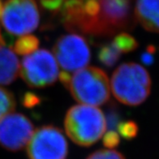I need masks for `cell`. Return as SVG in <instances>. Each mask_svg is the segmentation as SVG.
Here are the masks:
<instances>
[{"instance_id":"cell-22","label":"cell","mask_w":159,"mask_h":159,"mask_svg":"<svg viewBox=\"0 0 159 159\" xmlns=\"http://www.w3.org/2000/svg\"><path fill=\"white\" fill-rule=\"evenodd\" d=\"M119 118L115 111H111L107 115V127L109 130H115L119 124Z\"/></svg>"},{"instance_id":"cell-1","label":"cell","mask_w":159,"mask_h":159,"mask_svg":"<svg viewBox=\"0 0 159 159\" xmlns=\"http://www.w3.org/2000/svg\"><path fill=\"white\" fill-rule=\"evenodd\" d=\"M64 127L74 143L88 147L102 137L107 129V120L102 111L96 107L76 105L67 111Z\"/></svg>"},{"instance_id":"cell-7","label":"cell","mask_w":159,"mask_h":159,"mask_svg":"<svg viewBox=\"0 0 159 159\" xmlns=\"http://www.w3.org/2000/svg\"><path fill=\"white\" fill-rule=\"evenodd\" d=\"M53 51L59 66L67 72L84 67L91 58L87 41L76 34L61 36L55 42Z\"/></svg>"},{"instance_id":"cell-9","label":"cell","mask_w":159,"mask_h":159,"mask_svg":"<svg viewBox=\"0 0 159 159\" xmlns=\"http://www.w3.org/2000/svg\"><path fill=\"white\" fill-rule=\"evenodd\" d=\"M34 132V124L22 114L11 113L0 121V142L7 150L24 149Z\"/></svg>"},{"instance_id":"cell-24","label":"cell","mask_w":159,"mask_h":159,"mask_svg":"<svg viewBox=\"0 0 159 159\" xmlns=\"http://www.w3.org/2000/svg\"><path fill=\"white\" fill-rule=\"evenodd\" d=\"M4 44V42H3V39H2V36H1V33H0V45Z\"/></svg>"},{"instance_id":"cell-14","label":"cell","mask_w":159,"mask_h":159,"mask_svg":"<svg viewBox=\"0 0 159 159\" xmlns=\"http://www.w3.org/2000/svg\"><path fill=\"white\" fill-rule=\"evenodd\" d=\"M112 43L123 53H130L134 51L138 47V42L132 35L127 33H119L115 36Z\"/></svg>"},{"instance_id":"cell-5","label":"cell","mask_w":159,"mask_h":159,"mask_svg":"<svg viewBox=\"0 0 159 159\" xmlns=\"http://www.w3.org/2000/svg\"><path fill=\"white\" fill-rule=\"evenodd\" d=\"M1 20L5 30L13 35L22 36L34 32L40 22L35 0H7L2 7Z\"/></svg>"},{"instance_id":"cell-17","label":"cell","mask_w":159,"mask_h":159,"mask_svg":"<svg viewBox=\"0 0 159 159\" xmlns=\"http://www.w3.org/2000/svg\"><path fill=\"white\" fill-rule=\"evenodd\" d=\"M86 159H125L121 153L113 149H99L91 153Z\"/></svg>"},{"instance_id":"cell-15","label":"cell","mask_w":159,"mask_h":159,"mask_svg":"<svg viewBox=\"0 0 159 159\" xmlns=\"http://www.w3.org/2000/svg\"><path fill=\"white\" fill-rule=\"evenodd\" d=\"M16 108V100L8 90L0 87V121L6 115L12 113Z\"/></svg>"},{"instance_id":"cell-11","label":"cell","mask_w":159,"mask_h":159,"mask_svg":"<svg viewBox=\"0 0 159 159\" xmlns=\"http://www.w3.org/2000/svg\"><path fill=\"white\" fill-rule=\"evenodd\" d=\"M20 66L15 52L4 44L0 45V84L12 83L19 75Z\"/></svg>"},{"instance_id":"cell-10","label":"cell","mask_w":159,"mask_h":159,"mask_svg":"<svg viewBox=\"0 0 159 159\" xmlns=\"http://www.w3.org/2000/svg\"><path fill=\"white\" fill-rule=\"evenodd\" d=\"M134 16L144 30L159 34V0H136Z\"/></svg>"},{"instance_id":"cell-16","label":"cell","mask_w":159,"mask_h":159,"mask_svg":"<svg viewBox=\"0 0 159 159\" xmlns=\"http://www.w3.org/2000/svg\"><path fill=\"white\" fill-rule=\"evenodd\" d=\"M117 129L121 137L126 140L134 139L138 133L139 128L136 123L132 120L119 122L117 126Z\"/></svg>"},{"instance_id":"cell-2","label":"cell","mask_w":159,"mask_h":159,"mask_svg":"<svg viewBox=\"0 0 159 159\" xmlns=\"http://www.w3.org/2000/svg\"><path fill=\"white\" fill-rule=\"evenodd\" d=\"M111 88L119 102L131 107L138 106L150 93V75L144 67L137 63H123L112 75Z\"/></svg>"},{"instance_id":"cell-8","label":"cell","mask_w":159,"mask_h":159,"mask_svg":"<svg viewBox=\"0 0 159 159\" xmlns=\"http://www.w3.org/2000/svg\"><path fill=\"white\" fill-rule=\"evenodd\" d=\"M100 5L102 36L112 35L132 27L134 0H100Z\"/></svg>"},{"instance_id":"cell-23","label":"cell","mask_w":159,"mask_h":159,"mask_svg":"<svg viewBox=\"0 0 159 159\" xmlns=\"http://www.w3.org/2000/svg\"><path fill=\"white\" fill-rule=\"evenodd\" d=\"M2 0H0V17H1V15H2Z\"/></svg>"},{"instance_id":"cell-20","label":"cell","mask_w":159,"mask_h":159,"mask_svg":"<svg viewBox=\"0 0 159 159\" xmlns=\"http://www.w3.org/2000/svg\"><path fill=\"white\" fill-rule=\"evenodd\" d=\"M65 0H41V4L46 10L55 12L61 11Z\"/></svg>"},{"instance_id":"cell-12","label":"cell","mask_w":159,"mask_h":159,"mask_svg":"<svg viewBox=\"0 0 159 159\" xmlns=\"http://www.w3.org/2000/svg\"><path fill=\"white\" fill-rule=\"evenodd\" d=\"M121 55L122 53L111 42L101 46L98 53V58L104 66L111 67L119 61Z\"/></svg>"},{"instance_id":"cell-3","label":"cell","mask_w":159,"mask_h":159,"mask_svg":"<svg viewBox=\"0 0 159 159\" xmlns=\"http://www.w3.org/2000/svg\"><path fill=\"white\" fill-rule=\"evenodd\" d=\"M67 89L76 102L98 107L109 101L111 85L103 70L96 67H84L71 75Z\"/></svg>"},{"instance_id":"cell-19","label":"cell","mask_w":159,"mask_h":159,"mask_svg":"<svg viewBox=\"0 0 159 159\" xmlns=\"http://www.w3.org/2000/svg\"><path fill=\"white\" fill-rule=\"evenodd\" d=\"M41 102V98L34 93L28 92L24 95L22 98V104L27 108H33Z\"/></svg>"},{"instance_id":"cell-4","label":"cell","mask_w":159,"mask_h":159,"mask_svg":"<svg viewBox=\"0 0 159 159\" xmlns=\"http://www.w3.org/2000/svg\"><path fill=\"white\" fill-rule=\"evenodd\" d=\"M20 74L32 88H44L59 78V65L52 53L41 49L25 55L20 66Z\"/></svg>"},{"instance_id":"cell-18","label":"cell","mask_w":159,"mask_h":159,"mask_svg":"<svg viewBox=\"0 0 159 159\" xmlns=\"http://www.w3.org/2000/svg\"><path fill=\"white\" fill-rule=\"evenodd\" d=\"M102 136V143L104 146L109 149H114L120 143V136L115 130H109Z\"/></svg>"},{"instance_id":"cell-13","label":"cell","mask_w":159,"mask_h":159,"mask_svg":"<svg viewBox=\"0 0 159 159\" xmlns=\"http://www.w3.org/2000/svg\"><path fill=\"white\" fill-rule=\"evenodd\" d=\"M39 40L34 35H22L14 45V51L20 55H28L38 50Z\"/></svg>"},{"instance_id":"cell-6","label":"cell","mask_w":159,"mask_h":159,"mask_svg":"<svg viewBox=\"0 0 159 159\" xmlns=\"http://www.w3.org/2000/svg\"><path fill=\"white\" fill-rule=\"evenodd\" d=\"M30 159H66L68 145L60 129L52 125L38 128L27 146Z\"/></svg>"},{"instance_id":"cell-21","label":"cell","mask_w":159,"mask_h":159,"mask_svg":"<svg viewBox=\"0 0 159 159\" xmlns=\"http://www.w3.org/2000/svg\"><path fill=\"white\" fill-rule=\"evenodd\" d=\"M156 53V47L153 45H149L147 46L146 50L143 52L140 56V59L142 63L146 66H150L154 62V54Z\"/></svg>"}]
</instances>
